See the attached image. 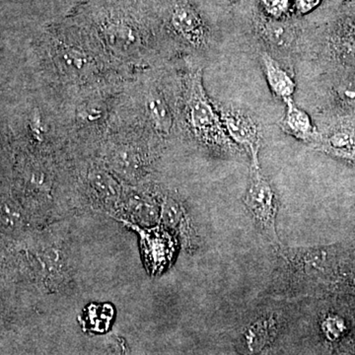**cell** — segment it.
Segmentation results:
<instances>
[{"label":"cell","mask_w":355,"mask_h":355,"mask_svg":"<svg viewBox=\"0 0 355 355\" xmlns=\"http://www.w3.org/2000/svg\"><path fill=\"white\" fill-rule=\"evenodd\" d=\"M185 116L189 131L198 142L220 153L232 151L233 142L225 131L218 110L214 108L203 88L200 69L187 77Z\"/></svg>","instance_id":"6da1fadb"},{"label":"cell","mask_w":355,"mask_h":355,"mask_svg":"<svg viewBox=\"0 0 355 355\" xmlns=\"http://www.w3.org/2000/svg\"><path fill=\"white\" fill-rule=\"evenodd\" d=\"M244 203L263 233L272 243H278L276 226L278 198L274 187L263 175L260 165H251Z\"/></svg>","instance_id":"7a4b0ae2"},{"label":"cell","mask_w":355,"mask_h":355,"mask_svg":"<svg viewBox=\"0 0 355 355\" xmlns=\"http://www.w3.org/2000/svg\"><path fill=\"white\" fill-rule=\"evenodd\" d=\"M218 113L231 142L246 149L252 165H260L259 151L262 144V131L258 122L251 115L235 107H220Z\"/></svg>","instance_id":"3957f363"},{"label":"cell","mask_w":355,"mask_h":355,"mask_svg":"<svg viewBox=\"0 0 355 355\" xmlns=\"http://www.w3.org/2000/svg\"><path fill=\"white\" fill-rule=\"evenodd\" d=\"M89 193L103 207H113L120 205L122 191L116 178L103 168L89 170L87 175Z\"/></svg>","instance_id":"277c9868"},{"label":"cell","mask_w":355,"mask_h":355,"mask_svg":"<svg viewBox=\"0 0 355 355\" xmlns=\"http://www.w3.org/2000/svg\"><path fill=\"white\" fill-rule=\"evenodd\" d=\"M174 29L192 46L202 47L205 42V31L202 19L189 4L179 3L172 13Z\"/></svg>","instance_id":"5b68a950"},{"label":"cell","mask_w":355,"mask_h":355,"mask_svg":"<svg viewBox=\"0 0 355 355\" xmlns=\"http://www.w3.org/2000/svg\"><path fill=\"white\" fill-rule=\"evenodd\" d=\"M285 103V113L279 127L287 135L304 142H316V129L311 118L294 103L293 98L283 101Z\"/></svg>","instance_id":"8992f818"},{"label":"cell","mask_w":355,"mask_h":355,"mask_svg":"<svg viewBox=\"0 0 355 355\" xmlns=\"http://www.w3.org/2000/svg\"><path fill=\"white\" fill-rule=\"evenodd\" d=\"M261 62L265 79L274 95L283 101L293 98L296 84L291 75L267 53L261 55Z\"/></svg>","instance_id":"52a82bcc"},{"label":"cell","mask_w":355,"mask_h":355,"mask_svg":"<svg viewBox=\"0 0 355 355\" xmlns=\"http://www.w3.org/2000/svg\"><path fill=\"white\" fill-rule=\"evenodd\" d=\"M55 55L57 66L69 77H85L93 69L92 60L77 47H60Z\"/></svg>","instance_id":"ba28073f"},{"label":"cell","mask_w":355,"mask_h":355,"mask_svg":"<svg viewBox=\"0 0 355 355\" xmlns=\"http://www.w3.org/2000/svg\"><path fill=\"white\" fill-rule=\"evenodd\" d=\"M318 148L330 154L334 157L348 161L355 164V131L350 129H341L332 135L317 140Z\"/></svg>","instance_id":"9c48e42d"},{"label":"cell","mask_w":355,"mask_h":355,"mask_svg":"<svg viewBox=\"0 0 355 355\" xmlns=\"http://www.w3.org/2000/svg\"><path fill=\"white\" fill-rule=\"evenodd\" d=\"M110 163L118 175L133 179L142 174L144 160L142 153L135 146L122 145L111 154Z\"/></svg>","instance_id":"30bf717a"},{"label":"cell","mask_w":355,"mask_h":355,"mask_svg":"<svg viewBox=\"0 0 355 355\" xmlns=\"http://www.w3.org/2000/svg\"><path fill=\"white\" fill-rule=\"evenodd\" d=\"M146 111L158 131L164 135L169 133L173 120L168 105L159 94H149L146 99Z\"/></svg>","instance_id":"8fae6325"},{"label":"cell","mask_w":355,"mask_h":355,"mask_svg":"<svg viewBox=\"0 0 355 355\" xmlns=\"http://www.w3.org/2000/svg\"><path fill=\"white\" fill-rule=\"evenodd\" d=\"M122 211L126 216L133 221H147L150 218V212L153 211V203L144 194L131 192L124 200H120Z\"/></svg>","instance_id":"7c38bea8"},{"label":"cell","mask_w":355,"mask_h":355,"mask_svg":"<svg viewBox=\"0 0 355 355\" xmlns=\"http://www.w3.org/2000/svg\"><path fill=\"white\" fill-rule=\"evenodd\" d=\"M25 224L23 211L8 198H0V227L8 232L20 231Z\"/></svg>","instance_id":"4fadbf2b"},{"label":"cell","mask_w":355,"mask_h":355,"mask_svg":"<svg viewBox=\"0 0 355 355\" xmlns=\"http://www.w3.org/2000/svg\"><path fill=\"white\" fill-rule=\"evenodd\" d=\"M271 320H259L248 330L246 334L247 347L251 352L262 350L271 339L274 332Z\"/></svg>","instance_id":"5bb4252c"},{"label":"cell","mask_w":355,"mask_h":355,"mask_svg":"<svg viewBox=\"0 0 355 355\" xmlns=\"http://www.w3.org/2000/svg\"><path fill=\"white\" fill-rule=\"evenodd\" d=\"M107 41L120 51L133 50L135 44V32L127 25L108 26L105 31Z\"/></svg>","instance_id":"9a60e30c"},{"label":"cell","mask_w":355,"mask_h":355,"mask_svg":"<svg viewBox=\"0 0 355 355\" xmlns=\"http://www.w3.org/2000/svg\"><path fill=\"white\" fill-rule=\"evenodd\" d=\"M265 34L272 44L279 47V48L289 46L294 39L293 29L288 26L287 24L278 21L267 24L265 28Z\"/></svg>","instance_id":"2e32d148"},{"label":"cell","mask_w":355,"mask_h":355,"mask_svg":"<svg viewBox=\"0 0 355 355\" xmlns=\"http://www.w3.org/2000/svg\"><path fill=\"white\" fill-rule=\"evenodd\" d=\"M321 328H323L324 334L330 341H336L345 332V324L341 317L330 315L324 320Z\"/></svg>","instance_id":"e0dca14e"},{"label":"cell","mask_w":355,"mask_h":355,"mask_svg":"<svg viewBox=\"0 0 355 355\" xmlns=\"http://www.w3.org/2000/svg\"><path fill=\"white\" fill-rule=\"evenodd\" d=\"M261 4L265 12L274 19L285 16L289 9V0H261Z\"/></svg>","instance_id":"ac0fdd59"},{"label":"cell","mask_w":355,"mask_h":355,"mask_svg":"<svg viewBox=\"0 0 355 355\" xmlns=\"http://www.w3.org/2000/svg\"><path fill=\"white\" fill-rule=\"evenodd\" d=\"M334 95L341 106L355 107V84L352 82L339 84Z\"/></svg>","instance_id":"d6986e66"},{"label":"cell","mask_w":355,"mask_h":355,"mask_svg":"<svg viewBox=\"0 0 355 355\" xmlns=\"http://www.w3.org/2000/svg\"><path fill=\"white\" fill-rule=\"evenodd\" d=\"M102 107L96 103L84 105L79 111V117L85 122H95L102 118Z\"/></svg>","instance_id":"ffe728a7"},{"label":"cell","mask_w":355,"mask_h":355,"mask_svg":"<svg viewBox=\"0 0 355 355\" xmlns=\"http://www.w3.org/2000/svg\"><path fill=\"white\" fill-rule=\"evenodd\" d=\"M30 129L32 135L37 142H42L46 135V129H44V124H42V118L40 117L39 114H35L32 116L30 120Z\"/></svg>","instance_id":"44dd1931"},{"label":"cell","mask_w":355,"mask_h":355,"mask_svg":"<svg viewBox=\"0 0 355 355\" xmlns=\"http://www.w3.org/2000/svg\"><path fill=\"white\" fill-rule=\"evenodd\" d=\"M321 0H294L297 12L307 14L320 4Z\"/></svg>","instance_id":"7402d4cb"},{"label":"cell","mask_w":355,"mask_h":355,"mask_svg":"<svg viewBox=\"0 0 355 355\" xmlns=\"http://www.w3.org/2000/svg\"><path fill=\"white\" fill-rule=\"evenodd\" d=\"M343 55V57L347 59L348 62H354V64H355V42L347 44V47L345 49Z\"/></svg>","instance_id":"603a6c76"}]
</instances>
